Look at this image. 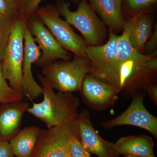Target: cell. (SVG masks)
Returning <instances> with one entry per match:
<instances>
[{
    "instance_id": "6",
    "label": "cell",
    "mask_w": 157,
    "mask_h": 157,
    "mask_svg": "<svg viewBox=\"0 0 157 157\" xmlns=\"http://www.w3.org/2000/svg\"><path fill=\"white\" fill-rule=\"evenodd\" d=\"M156 56L146 55L141 58L132 59L122 62L118 68L115 88L118 93L132 92L144 82L157 71Z\"/></svg>"
},
{
    "instance_id": "5",
    "label": "cell",
    "mask_w": 157,
    "mask_h": 157,
    "mask_svg": "<svg viewBox=\"0 0 157 157\" xmlns=\"http://www.w3.org/2000/svg\"><path fill=\"white\" fill-rule=\"evenodd\" d=\"M58 12L65 17L69 24L81 33L88 45H101L105 33L104 23L86 2L82 1L75 11H70L69 4L60 3Z\"/></svg>"
},
{
    "instance_id": "2",
    "label": "cell",
    "mask_w": 157,
    "mask_h": 157,
    "mask_svg": "<svg viewBox=\"0 0 157 157\" xmlns=\"http://www.w3.org/2000/svg\"><path fill=\"white\" fill-rule=\"evenodd\" d=\"M87 57L77 56L71 60L54 61L42 67V72L53 89L63 93L81 91L85 76L88 74Z\"/></svg>"
},
{
    "instance_id": "13",
    "label": "cell",
    "mask_w": 157,
    "mask_h": 157,
    "mask_svg": "<svg viewBox=\"0 0 157 157\" xmlns=\"http://www.w3.org/2000/svg\"><path fill=\"white\" fill-rule=\"evenodd\" d=\"M29 104L25 101L0 104V141H9L21 130Z\"/></svg>"
},
{
    "instance_id": "3",
    "label": "cell",
    "mask_w": 157,
    "mask_h": 157,
    "mask_svg": "<svg viewBox=\"0 0 157 157\" xmlns=\"http://www.w3.org/2000/svg\"><path fill=\"white\" fill-rule=\"evenodd\" d=\"M27 26L22 16H15L14 25L10 34L3 59L1 61L3 75L13 89L22 95V62L24 36Z\"/></svg>"
},
{
    "instance_id": "29",
    "label": "cell",
    "mask_w": 157,
    "mask_h": 157,
    "mask_svg": "<svg viewBox=\"0 0 157 157\" xmlns=\"http://www.w3.org/2000/svg\"><path fill=\"white\" fill-rule=\"evenodd\" d=\"M21 1H22V2H27L28 3V2L29 0H21Z\"/></svg>"
},
{
    "instance_id": "7",
    "label": "cell",
    "mask_w": 157,
    "mask_h": 157,
    "mask_svg": "<svg viewBox=\"0 0 157 157\" xmlns=\"http://www.w3.org/2000/svg\"><path fill=\"white\" fill-rule=\"evenodd\" d=\"M59 14L58 11L51 7L42 8L38 13L39 18L63 48L77 56L87 57L86 52L87 44L66 21L60 18Z\"/></svg>"
},
{
    "instance_id": "11",
    "label": "cell",
    "mask_w": 157,
    "mask_h": 157,
    "mask_svg": "<svg viewBox=\"0 0 157 157\" xmlns=\"http://www.w3.org/2000/svg\"><path fill=\"white\" fill-rule=\"evenodd\" d=\"M80 91L84 101L92 108L99 110L113 105L118 98L115 87L89 74L85 76Z\"/></svg>"
},
{
    "instance_id": "1",
    "label": "cell",
    "mask_w": 157,
    "mask_h": 157,
    "mask_svg": "<svg viewBox=\"0 0 157 157\" xmlns=\"http://www.w3.org/2000/svg\"><path fill=\"white\" fill-rule=\"evenodd\" d=\"M42 84L43 99L39 103H33L27 112L39 119L50 129L78 118L79 99L72 93H55L44 76L38 74Z\"/></svg>"
},
{
    "instance_id": "21",
    "label": "cell",
    "mask_w": 157,
    "mask_h": 157,
    "mask_svg": "<svg viewBox=\"0 0 157 157\" xmlns=\"http://www.w3.org/2000/svg\"><path fill=\"white\" fill-rule=\"evenodd\" d=\"M71 157H91L90 154L82 146L80 137H76L71 142L70 146Z\"/></svg>"
},
{
    "instance_id": "15",
    "label": "cell",
    "mask_w": 157,
    "mask_h": 157,
    "mask_svg": "<svg viewBox=\"0 0 157 157\" xmlns=\"http://www.w3.org/2000/svg\"><path fill=\"white\" fill-rule=\"evenodd\" d=\"M93 8L110 31L123 29L125 22L121 11L122 0H90Z\"/></svg>"
},
{
    "instance_id": "4",
    "label": "cell",
    "mask_w": 157,
    "mask_h": 157,
    "mask_svg": "<svg viewBox=\"0 0 157 157\" xmlns=\"http://www.w3.org/2000/svg\"><path fill=\"white\" fill-rule=\"evenodd\" d=\"M119 37L110 31L107 43L98 46L87 45L86 47L90 62L88 74L115 87L119 67L117 44Z\"/></svg>"
},
{
    "instance_id": "24",
    "label": "cell",
    "mask_w": 157,
    "mask_h": 157,
    "mask_svg": "<svg viewBox=\"0 0 157 157\" xmlns=\"http://www.w3.org/2000/svg\"><path fill=\"white\" fill-rule=\"evenodd\" d=\"M157 0H126L128 6L132 10H138L148 7Z\"/></svg>"
},
{
    "instance_id": "9",
    "label": "cell",
    "mask_w": 157,
    "mask_h": 157,
    "mask_svg": "<svg viewBox=\"0 0 157 157\" xmlns=\"http://www.w3.org/2000/svg\"><path fill=\"white\" fill-rule=\"evenodd\" d=\"M29 29L35 42L38 43L41 55L35 63L42 67L59 59L70 60V54L63 48L40 18H34L29 25Z\"/></svg>"
},
{
    "instance_id": "16",
    "label": "cell",
    "mask_w": 157,
    "mask_h": 157,
    "mask_svg": "<svg viewBox=\"0 0 157 157\" xmlns=\"http://www.w3.org/2000/svg\"><path fill=\"white\" fill-rule=\"evenodd\" d=\"M40 128L27 127L20 130L9 140L11 150L17 157H32L36 145Z\"/></svg>"
},
{
    "instance_id": "25",
    "label": "cell",
    "mask_w": 157,
    "mask_h": 157,
    "mask_svg": "<svg viewBox=\"0 0 157 157\" xmlns=\"http://www.w3.org/2000/svg\"><path fill=\"white\" fill-rule=\"evenodd\" d=\"M0 157H15L9 141H0Z\"/></svg>"
},
{
    "instance_id": "14",
    "label": "cell",
    "mask_w": 157,
    "mask_h": 157,
    "mask_svg": "<svg viewBox=\"0 0 157 157\" xmlns=\"http://www.w3.org/2000/svg\"><path fill=\"white\" fill-rule=\"evenodd\" d=\"M154 142L146 135H133L121 137L115 143L113 149L117 155H133L139 156L154 155Z\"/></svg>"
},
{
    "instance_id": "22",
    "label": "cell",
    "mask_w": 157,
    "mask_h": 157,
    "mask_svg": "<svg viewBox=\"0 0 157 157\" xmlns=\"http://www.w3.org/2000/svg\"><path fill=\"white\" fill-rule=\"evenodd\" d=\"M17 12V6L14 0H0V14L15 17Z\"/></svg>"
},
{
    "instance_id": "17",
    "label": "cell",
    "mask_w": 157,
    "mask_h": 157,
    "mask_svg": "<svg viewBox=\"0 0 157 157\" xmlns=\"http://www.w3.org/2000/svg\"><path fill=\"white\" fill-rule=\"evenodd\" d=\"M130 39L132 45L143 54L144 46L151 33L152 20L147 15H139L132 18Z\"/></svg>"
},
{
    "instance_id": "28",
    "label": "cell",
    "mask_w": 157,
    "mask_h": 157,
    "mask_svg": "<svg viewBox=\"0 0 157 157\" xmlns=\"http://www.w3.org/2000/svg\"><path fill=\"white\" fill-rule=\"evenodd\" d=\"M124 157H155V156L154 155L145 156H139L133 155H124Z\"/></svg>"
},
{
    "instance_id": "18",
    "label": "cell",
    "mask_w": 157,
    "mask_h": 157,
    "mask_svg": "<svg viewBox=\"0 0 157 157\" xmlns=\"http://www.w3.org/2000/svg\"><path fill=\"white\" fill-rule=\"evenodd\" d=\"M132 18L125 22L123 32L117 44V60L119 66L122 62L132 59L141 58L147 55L140 53L133 46L130 39Z\"/></svg>"
},
{
    "instance_id": "19",
    "label": "cell",
    "mask_w": 157,
    "mask_h": 157,
    "mask_svg": "<svg viewBox=\"0 0 157 157\" xmlns=\"http://www.w3.org/2000/svg\"><path fill=\"white\" fill-rule=\"evenodd\" d=\"M15 17L0 14V61L4 57L7 43L14 25Z\"/></svg>"
},
{
    "instance_id": "8",
    "label": "cell",
    "mask_w": 157,
    "mask_h": 157,
    "mask_svg": "<svg viewBox=\"0 0 157 157\" xmlns=\"http://www.w3.org/2000/svg\"><path fill=\"white\" fill-rule=\"evenodd\" d=\"M142 94L133 98L128 109L117 117L102 124L105 128L118 126L131 125L146 130L157 137V118L151 114L144 107Z\"/></svg>"
},
{
    "instance_id": "12",
    "label": "cell",
    "mask_w": 157,
    "mask_h": 157,
    "mask_svg": "<svg viewBox=\"0 0 157 157\" xmlns=\"http://www.w3.org/2000/svg\"><path fill=\"white\" fill-rule=\"evenodd\" d=\"M78 123L80 141L90 154L98 157H118L113 149V143L104 140L95 130L87 110L78 113Z\"/></svg>"
},
{
    "instance_id": "23",
    "label": "cell",
    "mask_w": 157,
    "mask_h": 157,
    "mask_svg": "<svg viewBox=\"0 0 157 157\" xmlns=\"http://www.w3.org/2000/svg\"><path fill=\"white\" fill-rule=\"evenodd\" d=\"M157 27L152 34L150 38H149L144 46V52L147 55H153L156 56L157 46Z\"/></svg>"
},
{
    "instance_id": "10",
    "label": "cell",
    "mask_w": 157,
    "mask_h": 157,
    "mask_svg": "<svg viewBox=\"0 0 157 157\" xmlns=\"http://www.w3.org/2000/svg\"><path fill=\"white\" fill-rule=\"evenodd\" d=\"M23 59L22 62L23 96L31 101L38 99L42 94V87L35 81L32 71L33 64L41 56V52L36 44L28 26L24 36Z\"/></svg>"
},
{
    "instance_id": "27",
    "label": "cell",
    "mask_w": 157,
    "mask_h": 157,
    "mask_svg": "<svg viewBox=\"0 0 157 157\" xmlns=\"http://www.w3.org/2000/svg\"><path fill=\"white\" fill-rule=\"evenodd\" d=\"M42 0H29L26 6V9L29 12H33L37 9Z\"/></svg>"
},
{
    "instance_id": "20",
    "label": "cell",
    "mask_w": 157,
    "mask_h": 157,
    "mask_svg": "<svg viewBox=\"0 0 157 157\" xmlns=\"http://www.w3.org/2000/svg\"><path fill=\"white\" fill-rule=\"evenodd\" d=\"M23 97L11 87L3 76L0 61V104L22 100Z\"/></svg>"
},
{
    "instance_id": "26",
    "label": "cell",
    "mask_w": 157,
    "mask_h": 157,
    "mask_svg": "<svg viewBox=\"0 0 157 157\" xmlns=\"http://www.w3.org/2000/svg\"><path fill=\"white\" fill-rule=\"evenodd\" d=\"M150 98L155 105H157V86L156 85H150L147 88Z\"/></svg>"
}]
</instances>
